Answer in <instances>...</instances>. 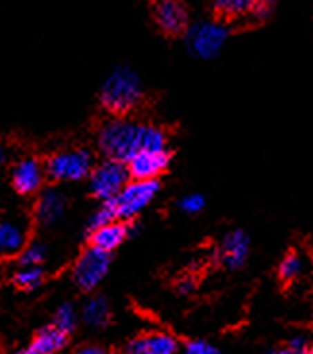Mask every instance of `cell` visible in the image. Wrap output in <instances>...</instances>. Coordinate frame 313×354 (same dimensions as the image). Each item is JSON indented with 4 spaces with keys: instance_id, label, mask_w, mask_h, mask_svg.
I'll return each mask as SVG.
<instances>
[{
    "instance_id": "cell-1",
    "label": "cell",
    "mask_w": 313,
    "mask_h": 354,
    "mask_svg": "<svg viewBox=\"0 0 313 354\" xmlns=\"http://www.w3.org/2000/svg\"><path fill=\"white\" fill-rule=\"evenodd\" d=\"M97 144L106 159L128 165L143 151L167 149V134L159 126L116 116L101 124Z\"/></svg>"
},
{
    "instance_id": "cell-2",
    "label": "cell",
    "mask_w": 313,
    "mask_h": 354,
    "mask_svg": "<svg viewBox=\"0 0 313 354\" xmlns=\"http://www.w3.org/2000/svg\"><path fill=\"white\" fill-rule=\"evenodd\" d=\"M142 97V80L130 66L114 68L101 87V103L113 115H128L140 105Z\"/></svg>"
},
{
    "instance_id": "cell-3",
    "label": "cell",
    "mask_w": 313,
    "mask_h": 354,
    "mask_svg": "<svg viewBox=\"0 0 313 354\" xmlns=\"http://www.w3.org/2000/svg\"><path fill=\"white\" fill-rule=\"evenodd\" d=\"M47 176L58 182L84 180L86 176L93 173V153L86 147L76 149H64L48 157Z\"/></svg>"
},
{
    "instance_id": "cell-4",
    "label": "cell",
    "mask_w": 313,
    "mask_h": 354,
    "mask_svg": "<svg viewBox=\"0 0 313 354\" xmlns=\"http://www.w3.org/2000/svg\"><path fill=\"white\" fill-rule=\"evenodd\" d=\"M228 39V29L218 21H200L193 24L186 33L188 50L196 58L211 60L220 55Z\"/></svg>"
},
{
    "instance_id": "cell-5",
    "label": "cell",
    "mask_w": 313,
    "mask_h": 354,
    "mask_svg": "<svg viewBox=\"0 0 313 354\" xmlns=\"http://www.w3.org/2000/svg\"><path fill=\"white\" fill-rule=\"evenodd\" d=\"M128 178H130L128 165L104 159L103 163L97 165L89 176V190L97 200L111 201L130 184Z\"/></svg>"
},
{
    "instance_id": "cell-6",
    "label": "cell",
    "mask_w": 313,
    "mask_h": 354,
    "mask_svg": "<svg viewBox=\"0 0 313 354\" xmlns=\"http://www.w3.org/2000/svg\"><path fill=\"white\" fill-rule=\"evenodd\" d=\"M161 190V184L157 180H132L114 198V207L118 213V219L130 221L137 217Z\"/></svg>"
},
{
    "instance_id": "cell-7",
    "label": "cell",
    "mask_w": 313,
    "mask_h": 354,
    "mask_svg": "<svg viewBox=\"0 0 313 354\" xmlns=\"http://www.w3.org/2000/svg\"><path fill=\"white\" fill-rule=\"evenodd\" d=\"M108 268H111V254L95 248V246H89L77 258L72 277H74L77 288L89 292L101 285V281L108 273Z\"/></svg>"
},
{
    "instance_id": "cell-8",
    "label": "cell",
    "mask_w": 313,
    "mask_h": 354,
    "mask_svg": "<svg viewBox=\"0 0 313 354\" xmlns=\"http://www.w3.org/2000/svg\"><path fill=\"white\" fill-rule=\"evenodd\" d=\"M29 221L21 213L4 215L0 223V250L4 256H19L28 248Z\"/></svg>"
},
{
    "instance_id": "cell-9",
    "label": "cell",
    "mask_w": 313,
    "mask_h": 354,
    "mask_svg": "<svg viewBox=\"0 0 313 354\" xmlns=\"http://www.w3.org/2000/svg\"><path fill=\"white\" fill-rule=\"evenodd\" d=\"M45 174H47V169L39 163L37 159L26 157L12 169V176H10L12 188L18 192L19 196H31L41 188Z\"/></svg>"
},
{
    "instance_id": "cell-10",
    "label": "cell",
    "mask_w": 313,
    "mask_h": 354,
    "mask_svg": "<svg viewBox=\"0 0 313 354\" xmlns=\"http://www.w3.org/2000/svg\"><path fill=\"white\" fill-rule=\"evenodd\" d=\"M171 165V153L162 151H143L128 163V171L133 180H157Z\"/></svg>"
},
{
    "instance_id": "cell-11",
    "label": "cell",
    "mask_w": 313,
    "mask_h": 354,
    "mask_svg": "<svg viewBox=\"0 0 313 354\" xmlns=\"http://www.w3.org/2000/svg\"><path fill=\"white\" fill-rule=\"evenodd\" d=\"M247 252H249V236L240 229L230 230L220 242L218 259H220L222 268L234 271V269H240L246 263Z\"/></svg>"
},
{
    "instance_id": "cell-12",
    "label": "cell",
    "mask_w": 313,
    "mask_h": 354,
    "mask_svg": "<svg viewBox=\"0 0 313 354\" xmlns=\"http://www.w3.org/2000/svg\"><path fill=\"white\" fill-rule=\"evenodd\" d=\"M68 209L66 196L60 190H45L39 196L37 205H35V219L43 227H55L64 219Z\"/></svg>"
},
{
    "instance_id": "cell-13",
    "label": "cell",
    "mask_w": 313,
    "mask_h": 354,
    "mask_svg": "<svg viewBox=\"0 0 313 354\" xmlns=\"http://www.w3.org/2000/svg\"><path fill=\"white\" fill-rule=\"evenodd\" d=\"M155 19L162 31L176 35L188 26V10L180 0H157Z\"/></svg>"
},
{
    "instance_id": "cell-14",
    "label": "cell",
    "mask_w": 313,
    "mask_h": 354,
    "mask_svg": "<svg viewBox=\"0 0 313 354\" xmlns=\"http://www.w3.org/2000/svg\"><path fill=\"white\" fill-rule=\"evenodd\" d=\"M135 230H137V227L132 225V223L114 221V223H108V225H104L101 229L93 230V232L89 234V239H91V246H95V248L111 254V252L118 248L128 236H132Z\"/></svg>"
},
{
    "instance_id": "cell-15",
    "label": "cell",
    "mask_w": 313,
    "mask_h": 354,
    "mask_svg": "<svg viewBox=\"0 0 313 354\" xmlns=\"http://www.w3.org/2000/svg\"><path fill=\"white\" fill-rule=\"evenodd\" d=\"M178 341L169 333H147L132 339L124 354H176Z\"/></svg>"
},
{
    "instance_id": "cell-16",
    "label": "cell",
    "mask_w": 313,
    "mask_h": 354,
    "mask_svg": "<svg viewBox=\"0 0 313 354\" xmlns=\"http://www.w3.org/2000/svg\"><path fill=\"white\" fill-rule=\"evenodd\" d=\"M68 343V335L58 329L55 324L39 329V333L33 337V341L26 345L23 348H19L16 354H57L58 351H62Z\"/></svg>"
},
{
    "instance_id": "cell-17",
    "label": "cell",
    "mask_w": 313,
    "mask_h": 354,
    "mask_svg": "<svg viewBox=\"0 0 313 354\" xmlns=\"http://www.w3.org/2000/svg\"><path fill=\"white\" fill-rule=\"evenodd\" d=\"M79 316L84 319V324L93 327V329H103V327H106L108 322H111V308H108L106 298L101 297V295L89 297L84 302Z\"/></svg>"
},
{
    "instance_id": "cell-18",
    "label": "cell",
    "mask_w": 313,
    "mask_h": 354,
    "mask_svg": "<svg viewBox=\"0 0 313 354\" xmlns=\"http://www.w3.org/2000/svg\"><path fill=\"white\" fill-rule=\"evenodd\" d=\"M305 271V261L302 254L298 252H288L283 261L278 263V277L285 283H292L296 279H300Z\"/></svg>"
},
{
    "instance_id": "cell-19",
    "label": "cell",
    "mask_w": 313,
    "mask_h": 354,
    "mask_svg": "<svg viewBox=\"0 0 313 354\" xmlns=\"http://www.w3.org/2000/svg\"><path fill=\"white\" fill-rule=\"evenodd\" d=\"M257 0H215V8L222 16L234 18L244 14H254Z\"/></svg>"
},
{
    "instance_id": "cell-20",
    "label": "cell",
    "mask_w": 313,
    "mask_h": 354,
    "mask_svg": "<svg viewBox=\"0 0 313 354\" xmlns=\"http://www.w3.org/2000/svg\"><path fill=\"white\" fill-rule=\"evenodd\" d=\"M116 219H118V213H116V207H114V201H103V205L87 221V232L91 234L93 230L101 229L108 223H114Z\"/></svg>"
},
{
    "instance_id": "cell-21",
    "label": "cell",
    "mask_w": 313,
    "mask_h": 354,
    "mask_svg": "<svg viewBox=\"0 0 313 354\" xmlns=\"http://www.w3.org/2000/svg\"><path fill=\"white\" fill-rule=\"evenodd\" d=\"M43 283V269L41 268H19L14 273V285L23 290H35Z\"/></svg>"
},
{
    "instance_id": "cell-22",
    "label": "cell",
    "mask_w": 313,
    "mask_h": 354,
    "mask_svg": "<svg viewBox=\"0 0 313 354\" xmlns=\"http://www.w3.org/2000/svg\"><path fill=\"white\" fill-rule=\"evenodd\" d=\"M53 324L58 327V329H62L66 335H70L77 326V312L76 308L72 306L70 302H64V304H60L57 310V314L53 317Z\"/></svg>"
},
{
    "instance_id": "cell-23",
    "label": "cell",
    "mask_w": 313,
    "mask_h": 354,
    "mask_svg": "<svg viewBox=\"0 0 313 354\" xmlns=\"http://www.w3.org/2000/svg\"><path fill=\"white\" fill-rule=\"evenodd\" d=\"M47 258V246L43 242H31L19 254V268H39Z\"/></svg>"
},
{
    "instance_id": "cell-24",
    "label": "cell",
    "mask_w": 313,
    "mask_h": 354,
    "mask_svg": "<svg viewBox=\"0 0 313 354\" xmlns=\"http://www.w3.org/2000/svg\"><path fill=\"white\" fill-rule=\"evenodd\" d=\"M178 207L184 213H188V215H196V213H200L205 207V198L201 194H188V196H184L178 201Z\"/></svg>"
},
{
    "instance_id": "cell-25",
    "label": "cell",
    "mask_w": 313,
    "mask_h": 354,
    "mask_svg": "<svg viewBox=\"0 0 313 354\" xmlns=\"http://www.w3.org/2000/svg\"><path fill=\"white\" fill-rule=\"evenodd\" d=\"M184 351H186V354H218L217 346L211 345L207 341H201V339L188 341Z\"/></svg>"
},
{
    "instance_id": "cell-26",
    "label": "cell",
    "mask_w": 313,
    "mask_h": 354,
    "mask_svg": "<svg viewBox=\"0 0 313 354\" xmlns=\"http://www.w3.org/2000/svg\"><path fill=\"white\" fill-rule=\"evenodd\" d=\"M286 346H290L296 354H307L310 348H312V339L305 335V333H298V335H294L288 341Z\"/></svg>"
},
{
    "instance_id": "cell-27",
    "label": "cell",
    "mask_w": 313,
    "mask_h": 354,
    "mask_svg": "<svg viewBox=\"0 0 313 354\" xmlns=\"http://www.w3.org/2000/svg\"><path fill=\"white\" fill-rule=\"evenodd\" d=\"M273 0H257L256 10H254V16L257 19H267L273 14Z\"/></svg>"
},
{
    "instance_id": "cell-28",
    "label": "cell",
    "mask_w": 313,
    "mask_h": 354,
    "mask_svg": "<svg viewBox=\"0 0 313 354\" xmlns=\"http://www.w3.org/2000/svg\"><path fill=\"white\" fill-rule=\"evenodd\" d=\"M176 290L182 292V295H191V292L196 290V283H193V279L190 277L180 279V281L176 283Z\"/></svg>"
},
{
    "instance_id": "cell-29",
    "label": "cell",
    "mask_w": 313,
    "mask_h": 354,
    "mask_svg": "<svg viewBox=\"0 0 313 354\" xmlns=\"http://www.w3.org/2000/svg\"><path fill=\"white\" fill-rule=\"evenodd\" d=\"M74 354H113L104 348H99V346H79Z\"/></svg>"
},
{
    "instance_id": "cell-30",
    "label": "cell",
    "mask_w": 313,
    "mask_h": 354,
    "mask_svg": "<svg viewBox=\"0 0 313 354\" xmlns=\"http://www.w3.org/2000/svg\"><path fill=\"white\" fill-rule=\"evenodd\" d=\"M269 354H296L290 346H281V348H273Z\"/></svg>"
},
{
    "instance_id": "cell-31",
    "label": "cell",
    "mask_w": 313,
    "mask_h": 354,
    "mask_svg": "<svg viewBox=\"0 0 313 354\" xmlns=\"http://www.w3.org/2000/svg\"><path fill=\"white\" fill-rule=\"evenodd\" d=\"M307 354H313V346H312V348H310V353H307Z\"/></svg>"
}]
</instances>
